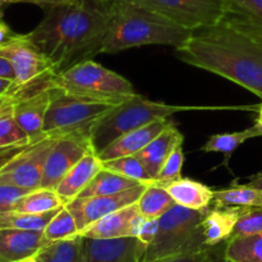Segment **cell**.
Returning <instances> with one entry per match:
<instances>
[{"mask_svg":"<svg viewBox=\"0 0 262 262\" xmlns=\"http://www.w3.org/2000/svg\"><path fill=\"white\" fill-rule=\"evenodd\" d=\"M175 57L212 72L262 99V27L228 12L215 25L191 31Z\"/></svg>","mask_w":262,"mask_h":262,"instance_id":"obj_1","label":"cell"},{"mask_svg":"<svg viewBox=\"0 0 262 262\" xmlns=\"http://www.w3.org/2000/svg\"><path fill=\"white\" fill-rule=\"evenodd\" d=\"M111 3L80 0L47 9V14L27 37L60 74L102 53L111 24Z\"/></svg>","mask_w":262,"mask_h":262,"instance_id":"obj_2","label":"cell"},{"mask_svg":"<svg viewBox=\"0 0 262 262\" xmlns=\"http://www.w3.org/2000/svg\"><path fill=\"white\" fill-rule=\"evenodd\" d=\"M191 31L127 0H112L111 24L102 53H118L144 45L181 47Z\"/></svg>","mask_w":262,"mask_h":262,"instance_id":"obj_3","label":"cell"},{"mask_svg":"<svg viewBox=\"0 0 262 262\" xmlns=\"http://www.w3.org/2000/svg\"><path fill=\"white\" fill-rule=\"evenodd\" d=\"M253 107H201V105H170L148 100L137 94L116 104L95 122L90 130V142L97 155L112 144L116 139L128 131L143 127L148 123L163 118H170L175 113L186 111L217 110H252Z\"/></svg>","mask_w":262,"mask_h":262,"instance_id":"obj_4","label":"cell"},{"mask_svg":"<svg viewBox=\"0 0 262 262\" xmlns=\"http://www.w3.org/2000/svg\"><path fill=\"white\" fill-rule=\"evenodd\" d=\"M49 89L111 104H120L137 95L134 86L125 77L92 59L77 63L55 75L50 80Z\"/></svg>","mask_w":262,"mask_h":262,"instance_id":"obj_5","label":"cell"},{"mask_svg":"<svg viewBox=\"0 0 262 262\" xmlns=\"http://www.w3.org/2000/svg\"><path fill=\"white\" fill-rule=\"evenodd\" d=\"M206 211L189 210L179 205L170 208L158 219L157 235L148 246L142 262L208 248L203 241L202 230Z\"/></svg>","mask_w":262,"mask_h":262,"instance_id":"obj_6","label":"cell"},{"mask_svg":"<svg viewBox=\"0 0 262 262\" xmlns=\"http://www.w3.org/2000/svg\"><path fill=\"white\" fill-rule=\"evenodd\" d=\"M0 55L8 59L16 75L14 85L8 94L12 99L49 89L50 80L57 75L50 60L32 44L27 35H14L0 47Z\"/></svg>","mask_w":262,"mask_h":262,"instance_id":"obj_7","label":"cell"},{"mask_svg":"<svg viewBox=\"0 0 262 262\" xmlns=\"http://www.w3.org/2000/svg\"><path fill=\"white\" fill-rule=\"evenodd\" d=\"M116 104L50 90V104L44 121V134L59 138L72 133H90L93 126Z\"/></svg>","mask_w":262,"mask_h":262,"instance_id":"obj_8","label":"cell"},{"mask_svg":"<svg viewBox=\"0 0 262 262\" xmlns=\"http://www.w3.org/2000/svg\"><path fill=\"white\" fill-rule=\"evenodd\" d=\"M194 31L220 21L229 12L225 0H127Z\"/></svg>","mask_w":262,"mask_h":262,"instance_id":"obj_9","label":"cell"},{"mask_svg":"<svg viewBox=\"0 0 262 262\" xmlns=\"http://www.w3.org/2000/svg\"><path fill=\"white\" fill-rule=\"evenodd\" d=\"M55 138L47 137L17 153L3 167H0V184L19 188H40L45 161Z\"/></svg>","mask_w":262,"mask_h":262,"instance_id":"obj_10","label":"cell"},{"mask_svg":"<svg viewBox=\"0 0 262 262\" xmlns=\"http://www.w3.org/2000/svg\"><path fill=\"white\" fill-rule=\"evenodd\" d=\"M90 150V133H72L55 138L45 161L40 188H57L63 176Z\"/></svg>","mask_w":262,"mask_h":262,"instance_id":"obj_11","label":"cell"},{"mask_svg":"<svg viewBox=\"0 0 262 262\" xmlns=\"http://www.w3.org/2000/svg\"><path fill=\"white\" fill-rule=\"evenodd\" d=\"M148 185L149 184H140L135 188L111 195L77 196L74 201L67 203L66 208L74 216L80 234V231L99 219L137 203Z\"/></svg>","mask_w":262,"mask_h":262,"instance_id":"obj_12","label":"cell"},{"mask_svg":"<svg viewBox=\"0 0 262 262\" xmlns=\"http://www.w3.org/2000/svg\"><path fill=\"white\" fill-rule=\"evenodd\" d=\"M145 251L147 247L135 236L116 239L84 238L82 262H142Z\"/></svg>","mask_w":262,"mask_h":262,"instance_id":"obj_13","label":"cell"},{"mask_svg":"<svg viewBox=\"0 0 262 262\" xmlns=\"http://www.w3.org/2000/svg\"><path fill=\"white\" fill-rule=\"evenodd\" d=\"M143 216L140 213L138 203L130 205L125 208L110 213L104 217L93 223L80 235L92 239H116L137 236L138 228Z\"/></svg>","mask_w":262,"mask_h":262,"instance_id":"obj_14","label":"cell"},{"mask_svg":"<svg viewBox=\"0 0 262 262\" xmlns=\"http://www.w3.org/2000/svg\"><path fill=\"white\" fill-rule=\"evenodd\" d=\"M49 104L50 89L13 99L14 121L31 139L41 140L47 138L44 134V121Z\"/></svg>","mask_w":262,"mask_h":262,"instance_id":"obj_15","label":"cell"},{"mask_svg":"<svg viewBox=\"0 0 262 262\" xmlns=\"http://www.w3.org/2000/svg\"><path fill=\"white\" fill-rule=\"evenodd\" d=\"M172 123L170 118H163V120L153 121L143 127L128 131L125 135L116 139L112 144L108 145L103 152L98 155V157L102 162H104V161L115 160V158L137 155Z\"/></svg>","mask_w":262,"mask_h":262,"instance_id":"obj_16","label":"cell"},{"mask_svg":"<svg viewBox=\"0 0 262 262\" xmlns=\"http://www.w3.org/2000/svg\"><path fill=\"white\" fill-rule=\"evenodd\" d=\"M42 231L0 229V262H19L34 257L45 246Z\"/></svg>","mask_w":262,"mask_h":262,"instance_id":"obj_17","label":"cell"},{"mask_svg":"<svg viewBox=\"0 0 262 262\" xmlns=\"http://www.w3.org/2000/svg\"><path fill=\"white\" fill-rule=\"evenodd\" d=\"M103 168L102 161L94 150L88 152L69 172L63 176L62 180L54 189L60 196L64 206L79 196V194L94 179V176Z\"/></svg>","mask_w":262,"mask_h":262,"instance_id":"obj_18","label":"cell"},{"mask_svg":"<svg viewBox=\"0 0 262 262\" xmlns=\"http://www.w3.org/2000/svg\"><path fill=\"white\" fill-rule=\"evenodd\" d=\"M184 137L175 125H170L158 134L149 144L134 155L142 162L153 180H156L163 163L176 147L183 144Z\"/></svg>","mask_w":262,"mask_h":262,"instance_id":"obj_19","label":"cell"},{"mask_svg":"<svg viewBox=\"0 0 262 262\" xmlns=\"http://www.w3.org/2000/svg\"><path fill=\"white\" fill-rule=\"evenodd\" d=\"M161 186L166 189L173 202L181 207L195 211H206L212 205V189L193 179L181 178Z\"/></svg>","mask_w":262,"mask_h":262,"instance_id":"obj_20","label":"cell"},{"mask_svg":"<svg viewBox=\"0 0 262 262\" xmlns=\"http://www.w3.org/2000/svg\"><path fill=\"white\" fill-rule=\"evenodd\" d=\"M241 211V207H213L206 211L202 220L203 241L206 247L225 243L231 238Z\"/></svg>","mask_w":262,"mask_h":262,"instance_id":"obj_21","label":"cell"},{"mask_svg":"<svg viewBox=\"0 0 262 262\" xmlns=\"http://www.w3.org/2000/svg\"><path fill=\"white\" fill-rule=\"evenodd\" d=\"M258 137H262V127L258 123H254L253 126L246 128V130L211 135L206 144L202 147V150L206 153H223L224 157H225L224 158V166L228 167L229 160L233 156V153L247 140Z\"/></svg>","mask_w":262,"mask_h":262,"instance_id":"obj_22","label":"cell"},{"mask_svg":"<svg viewBox=\"0 0 262 262\" xmlns=\"http://www.w3.org/2000/svg\"><path fill=\"white\" fill-rule=\"evenodd\" d=\"M213 207H262V193L249 184L233 183L229 188L213 190Z\"/></svg>","mask_w":262,"mask_h":262,"instance_id":"obj_23","label":"cell"},{"mask_svg":"<svg viewBox=\"0 0 262 262\" xmlns=\"http://www.w3.org/2000/svg\"><path fill=\"white\" fill-rule=\"evenodd\" d=\"M36 142L39 140L31 139L14 121L13 99L11 98L0 110V150L18 149L29 147Z\"/></svg>","mask_w":262,"mask_h":262,"instance_id":"obj_24","label":"cell"},{"mask_svg":"<svg viewBox=\"0 0 262 262\" xmlns=\"http://www.w3.org/2000/svg\"><path fill=\"white\" fill-rule=\"evenodd\" d=\"M82 242L84 238L79 234L74 238L47 243L34 257L37 262H82Z\"/></svg>","mask_w":262,"mask_h":262,"instance_id":"obj_25","label":"cell"},{"mask_svg":"<svg viewBox=\"0 0 262 262\" xmlns=\"http://www.w3.org/2000/svg\"><path fill=\"white\" fill-rule=\"evenodd\" d=\"M140 184L142 183L131 180V179L125 178L120 173L112 172V171L103 167L94 176V179L88 184L86 188L79 194V196L111 195V194H117L121 191L128 190L131 188H135Z\"/></svg>","mask_w":262,"mask_h":262,"instance_id":"obj_26","label":"cell"},{"mask_svg":"<svg viewBox=\"0 0 262 262\" xmlns=\"http://www.w3.org/2000/svg\"><path fill=\"white\" fill-rule=\"evenodd\" d=\"M63 206L64 203L60 200V196L55 193L54 189L37 188L22 196L13 211L42 215V213L59 210Z\"/></svg>","mask_w":262,"mask_h":262,"instance_id":"obj_27","label":"cell"},{"mask_svg":"<svg viewBox=\"0 0 262 262\" xmlns=\"http://www.w3.org/2000/svg\"><path fill=\"white\" fill-rule=\"evenodd\" d=\"M138 207L145 219H160L176 205L165 188L149 184L138 200Z\"/></svg>","mask_w":262,"mask_h":262,"instance_id":"obj_28","label":"cell"},{"mask_svg":"<svg viewBox=\"0 0 262 262\" xmlns=\"http://www.w3.org/2000/svg\"><path fill=\"white\" fill-rule=\"evenodd\" d=\"M225 256L231 262H262V234L229 239Z\"/></svg>","mask_w":262,"mask_h":262,"instance_id":"obj_29","label":"cell"},{"mask_svg":"<svg viewBox=\"0 0 262 262\" xmlns=\"http://www.w3.org/2000/svg\"><path fill=\"white\" fill-rule=\"evenodd\" d=\"M57 211L42 213V215L18 212V211L3 212L0 213V229H16V230L26 231H44L45 226L48 225L50 219L57 213Z\"/></svg>","mask_w":262,"mask_h":262,"instance_id":"obj_30","label":"cell"},{"mask_svg":"<svg viewBox=\"0 0 262 262\" xmlns=\"http://www.w3.org/2000/svg\"><path fill=\"white\" fill-rule=\"evenodd\" d=\"M76 235H79L76 221H75L72 213L66 208V206L57 211V213L50 219L42 231V238H44L45 243L74 238Z\"/></svg>","mask_w":262,"mask_h":262,"instance_id":"obj_31","label":"cell"},{"mask_svg":"<svg viewBox=\"0 0 262 262\" xmlns=\"http://www.w3.org/2000/svg\"><path fill=\"white\" fill-rule=\"evenodd\" d=\"M102 165L103 167L107 168V170L116 173H120V175L131 179V180L138 181V183H155L152 176L148 173V171L145 170L144 166L142 165V162H140L135 156H126V157L104 161V162H102Z\"/></svg>","mask_w":262,"mask_h":262,"instance_id":"obj_32","label":"cell"},{"mask_svg":"<svg viewBox=\"0 0 262 262\" xmlns=\"http://www.w3.org/2000/svg\"><path fill=\"white\" fill-rule=\"evenodd\" d=\"M257 234H262V207L242 208L231 238L257 235Z\"/></svg>","mask_w":262,"mask_h":262,"instance_id":"obj_33","label":"cell"},{"mask_svg":"<svg viewBox=\"0 0 262 262\" xmlns=\"http://www.w3.org/2000/svg\"><path fill=\"white\" fill-rule=\"evenodd\" d=\"M184 165V150H183V144L176 147L172 150L170 156L167 157V160L163 163L162 168H161L160 173H158L157 179L155 180L156 185H165V184L171 183V181H175L181 179V168Z\"/></svg>","mask_w":262,"mask_h":262,"instance_id":"obj_34","label":"cell"},{"mask_svg":"<svg viewBox=\"0 0 262 262\" xmlns=\"http://www.w3.org/2000/svg\"><path fill=\"white\" fill-rule=\"evenodd\" d=\"M229 12L239 14L262 27V0H225Z\"/></svg>","mask_w":262,"mask_h":262,"instance_id":"obj_35","label":"cell"},{"mask_svg":"<svg viewBox=\"0 0 262 262\" xmlns=\"http://www.w3.org/2000/svg\"><path fill=\"white\" fill-rule=\"evenodd\" d=\"M30 191V189L0 184V213L13 211L22 196Z\"/></svg>","mask_w":262,"mask_h":262,"instance_id":"obj_36","label":"cell"},{"mask_svg":"<svg viewBox=\"0 0 262 262\" xmlns=\"http://www.w3.org/2000/svg\"><path fill=\"white\" fill-rule=\"evenodd\" d=\"M158 231V219H145L140 221L139 228H138L137 236L135 238L139 239L143 244L148 248L150 243L155 241L156 235Z\"/></svg>","mask_w":262,"mask_h":262,"instance_id":"obj_37","label":"cell"},{"mask_svg":"<svg viewBox=\"0 0 262 262\" xmlns=\"http://www.w3.org/2000/svg\"><path fill=\"white\" fill-rule=\"evenodd\" d=\"M206 253H207V248L203 251L196 252H189V253H181L176 254V256L165 257V258L156 259L152 262H205Z\"/></svg>","mask_w":262,"mask_h":262,"instance_id":"obj_38","label":"cell"},{"mask_svg":"<svg viewBox=\"0 0 262 262\" xmlns=\"http://www.w3.org/2000/svg\"><path fill=\"white\" fill-rule=\"evenodd\" d=\"M80 2V0H11L12 3H29L39 6L41 8L50 9L55 8V7H63V6H70V4H75Z\"/></svg>","mask_w":262,"mask_h":262,"instance_id":"obj_39","label":"cell"},{"mask_svg":"<svg viewBox=\"0 0 262 262\" xmlns=\"http://www.w3.org/2000/svg\"><path fill=\"white\" fill-rule=\"evenodd\" d=\"M225 243L217 244V246L208 247L207 253H206L205 262H231L225 256Z\"/></svg>","mask_w":262,"mask_h":262,"instance_id":"obj_40","label":"cell"},{"mask_svg":"<svg viewBox=\"0 0 262 262\" xmlns=\"http://www.w3.org/2000/svg\"><path fill=\"white\" fill-rule=\"evenodd\" d=\"M0 77L12 80V81L16 80L13 67H12L11 63L8 62V59H6V58L2 57V55H0Z\"/></svg>","mask_w":262,"mask_h":262,"instance_id":"obj_41","label":"cell"},{"mask_svg":"<svg viewBox=\"0 0 262 262\" xmlns=\"http://www.w3.org/2000/svg\"><path fill=\"white\" fill-rule=\"evenodd\" d=\"M14 35L16 34H14V32L11 30V27L3 21L2 14H0V47L6 44L7 41H9Z\"/></svg>","mask_w":262,"mask_h":262,"instance_id":"obj_42","label":"cell"},{"mask_svg":"<svg viewBox=\"0 0 262 262\" xmlns=\"http://www.w3.org/2000/svg\"><path fill=\"white\" fill-rule=\"evenodd\" d=\"M27 148V147H25ZM25 148H18V149H7V150H0V167H3L11 158H13L17 153L24 150Z\"/></svg>","mask_w":262,"mask_h":262,"instance_id":"obj_43","label":"cell"},{"mask_svg":"<svg viewBox=\"0 0 262 262\" xmlns=\"http://www.w3.org/2000/svg\"><path fill=\"white\" fill-rule=\"evenodd\" d=\"M14 81L8 79H3V77H0V98L3 97H8L9 92L13 88Z\"/></svg>","mask_w":262,"mask_h":262,"instance_id":"obj_44","label":"cell"},{"mask_svg":"<svg viewBox=\"0 0 262 262\" xmlns=\"http://www.w3.org/2000/svg\"><path fill=\"white\" fill-rule=\"evenodd\" d=\"M248 181H249V185H252L253 188L258 189L259 191L262 193V172H258L256 173V175H252L248 178Z\"/></svg>","mask_w":262,"mask_h":262,"instance_id":"obj_45","label":"cell"},{"mask_svg":"<svg viewBox=\"0 0 262 262\" xmlns=\"http://www.w3.org/2000/svg\"><path fill=\"white\" fill-rule=\"evenodd\" d=\"M256 123H258V125L262 127V103L258 105V117H257Z\"/></svg>","mask_w":262,"mask_h":262,"instance_id":"obj_46","label":"cell"},{"mask_svg":"<svg viewBox=\"0 0 262 262\" xmlns=\"http://www.w3.org/2000/svg\"><path fill=\"white\" fill-rule=\"evenodd\" d=\"M9 99H11V98H9V97H3V98H0V110H2V108H3L4 105L7 104V102H8Z\"/></svg>","mask_w":262,"mask_h":262,"instance_id":"obj_47","label":"cell"},{"mask_svg":"<svg viewBox=\"0 0 262 262\" xmlns=\"http://www.w3.org/2000/svg\"><path fill=\"white\" fill-rule=\"evenodd\" d=\"M6 4H11V0H0V8Z\"/></svg>","mask_w":262,"mask_h":262,"instance_id":"obj_48","label":"cell"},{"mask_svg":"<svg viewBox=\"0 0 262 262\" xmlns=\"http://www.w3.org/2000/svg\"><path fill=\"white\" fill-rule=\"evenodd\" d=\"M19 262H37V261L35 259V257H30V258H26L24 259V261H19Z\"/></svg>","mask_w":262,"mask_h":262,"instance_id":"obj_49","label":"cell"}]
</instances>
